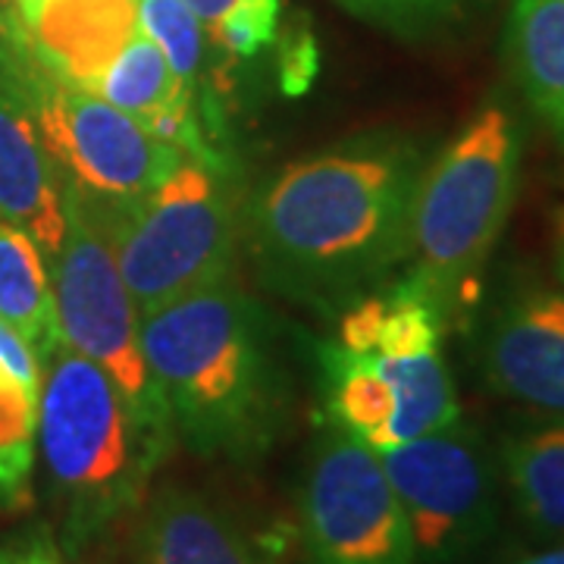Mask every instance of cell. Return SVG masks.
<instances>
[{
  "label": "cell",
  "mask_w": 564,
  "mask_h": 564,
  "mask_svg": "<svg viewBox=\"0 0 564 564\" xmlns=\"http://www.w3.org/2000/svg\"><path fill=\"white\" fill-rule=\"evenodd\" d=\"M51 292L61 343L113 380L141 426L173 445L176 433L144 361L139 311L126 289L110 236V207L66 182V232L51 258Z\"/></svg>",
  "instance_id": "cell-6"
},
{
  "label": "cell",
  "mask_w": 564,
  "mask_h": 564,
  "mask_svg": "<svg viewBox=\"0 0 564 564\" xmlns=\"http://www.w3.org/2000/svg\"><path fill=\"white\" fill-rule=\"evenodd\" d=\"M198 20L204 22V25H210V22H217L236 3V0H182Z\"/></svg>",
  "instance_id": "cell-25"
},
{
  "label": "cell",
  "mask_w": 564,
  "mask_h": 564,
  "mask_svg": "<svg viewBox=\"0 0 564 564\" xmlns=\"http://www.w3.org/2000/svg\"><path fill=\"white\" fill-rule=\"evenodd\" d=\"M139 29L161 47L173 76L198 101H210V88L204 82V73H207L204 22L182 0H139Z\"/></svg>",
  "instance_id": "cell-20"
},
{
  "label": "cell",
  "mask_w": 564,
  "mask_h": 564,
  "mask_svg": "<svg viewBox=\"0 0 564 564\" xmlns=\"http://www.w3.org/2000/svg\"><path fill=\"white\" fill-rule=\"evenodd\" d=\"M505 57L527 107L564 144V0H514Z\"/></svg>",
  "instance_id": "cell-14"
},
{
  "label": "cell",
  "mask_w": 564,
  "mask_h": 564,
  "mask_svg": "<svg viewBox=\"0 0 564 564\" xmlns=\"http://www.w3.org/2000/svg\"><path fill=\"white\" fill-rule=\"evenodd\" d=\"M0 564H69L47 524H29L0 540Z\"/></svg>",
  "instance_id": "cell-23"
},
{
  "label": "cell",
  "mask_w": 564,
  "mask_h": 564,
  "mask_svg": "<svg viewBox=\"0 0 564 564\" xmlns=\"http://www.w3.org/2000/svg\"><path fill=\"white\" fill-rule=\"evenodd\" d=\"M282 0H236L210 22V39L229 61H251L280 35Z\"/></svg>",
  "instance_id": "cell-21"
},
{
  "label": "cell",
  "mask_w": 564,
  "mask_h": 564,
  "mask_svg": "<svg viewBox=\"0 0 564 564\" xmlns=\"http://www.w3.org/2000/svg\"><path fill=\"white\" fill-rule=\"evenodd\" d=\"M558 276L564 282V217H562V226H558Z\"/></svg>",
  "instance_id": "cell-29"
},
{
  "label": "cell",
  "mask_w": 564,
  "mask_h": 564,
  "mask_svg": "<svg viewBox=\"0 0 564 564\" xmlns=\"http://www.w3.org/2000/svg\"><path fill=\"white\" fill-rule=\"evenodd\" d=\"M502 474L524 524L564 540V417L508 436Z\"/></svg>",
  "instance_id": "cell-16"
},
{
  "label": "cell",
  "mask_w": 564,
  "mask_h": 564,
  "mask_svg": "<svg viewBox=\"0 0 564 564\" xmlns=\"http://www.w3.org/2000/svg\"><path fill=\"white\" fill-rule=\"evenodd\" d=\"M13 3H17V13H20V10H25V7H29V3H35V0H13Z\"/></svg>",
  "instance_id": "cell-30"
},
{
  "label": "cell",
  "mask_w": 564,
  "mask_h": 564,
  "mask_svg": "<svg viewBox=\"0 0 564 564\" xmlns=\"http://www.w3.org/2000/svg\"><path fill=\"white\" fill-rule=\"evenodd\" d=\"M29 104L63 180L107 204H129L161 185L182 154L135 117L47 76L29 54Z\"/></svg>",
  "instance_id": "cell-9"
},
{
  "label": "cell",
  "mask_w": 564,
  "mask_h": 564,
  "mask_svg": "<svg viewBox=\"0 0 564 564\" xmlns=\"http://www.w3.org/2000/svg\"><path fill=\"white\" fill-rule=\"evenodd\" d=\"M132 552L139 564H270L232 514L182 484L148 492Z\"/></svg>",
  "instance_id": "cell-13"
},
{
  "label": "cell",
  "mask_w": 564,
  "mask_h": 564,
  "mask_svg": "<svg viewBox=\"0 0 564 564\" xmlns=\"http://www.w3.org/2000/svg\"><path fill=\"white\" fill-rule=\"evenodd\" d=\"M348 13L399 35H426L464 17L477 0H336Z\"/></svg>",
  "instance_id": "cell-22"
},
{
  "label": "cell",
  "mask_w": 564,
  "mask_h": 564,
  "mask_svg": "<svg viewBox=\"0 0 564 564\" xmlns=\"http://www.w3.org/2000/svg\"><path fill=\"white\" fill-rule=\"evenodd\" d=\"M17 20L25 51L47 76L98 91L107 66L139 32V0H35Z\"/></svg>",
  "instance_id": "cell-12"
},
{
  "label": "cell",
  "mask_w": 564,
  "mask_h": 564,
  "mask_svg": "<svg viewBox=\"0 0 564 564\" xmlns=\"http://www.w3.org/2000/svg\"><path fill=\"white\" fill-rule=\"evenodd\" d=\"M110 207V236L139 317L232 273L239 204L229 170L182 158L148 195Z\"/></svg>",
  "instance_id": "cell-5"
},
{
  "label": "cell",
  "mask_w": 564,
  "mask_h": 564,
  "mask_svg": "<svg viewBox=\"0 0 564 564\" xmlns=\"http://www.w3.org/2000/svg\"><path fill=\"white\" fill-rule=\"evenodd\" d=\"M85 555H91V562L88 564H139L135 562V552H129V555H122V552H117V549H110V545H91Z\"/></svg>",
  "instance_id": "cell-26"
},
{
  "label": "cell",
  "mask_w": 564,
  "mask_h": 564,
  "mask_svg": "<svg viewBox=\"0 0 564 564\" xmlns=\"http://www.w3.org/2000/svg\"><path fill=\"white\" fill-rule=\"evenodd\" d=\"M377 455L402 502L417 564H458L496 533V464L474 426L458 421Z\"/></svg>",
  "instance_id": "cell-7"
},
{
  "label": "cell",
  "mask_w": 564,
  "mask_h": 564,
  "mask_svg": "<svg viewBox=\"0 0 564 564\" xmlns=\"http://www.w3.org/2000/svg\"><path fill=\"white\" fill-rule=\"evenodd\" d=\"M139 336L176 440L229 462L270 448L285 383L263 314L232 273L141 317Z\"/></svg>",
  "instance_id": "cell-2"
},
{
  "label": "cell",
  "mask_w": 564,
  "mask_h": 564,
  "mask_svg": "<svg viewBox=\"0 0 564 564\" xmlns=\"http://www.w3.org/2000/svg\"><path fill=\"white\" fill-rule=\"evenodd\" d=\"M20 32L0 44V220L22 229L51 261L66 232V180L41 139L25 88Z\"/></svg>",
  "instance_id": "cell-10"
},
{
  "label": "cell",
  "mask_w": 564,
  "mask_h": 564,
  "mask_svg": "<svg viewBox=\"0 0 564 564\" xmlns=\"http://www.w3.org/2000/svg\"><path fill=\"white\" fill-rule=\"evenodd\" d=\"M317 69V47L307 32H299L295 39L282 47V88L289 95H302L314 79Z\"/></svg>",
  "instance_id": "cell-24"
},
{
  "label": "cell",
  "mask_w": 564,
  "mask_h": 564,
  "mask_svg": "<svg viewBox=\"0 0 564 564\" xmlns=\"http://www.w3.org/2000/svg\"><path fill=\"white\" fill-rule=\"evenodd\" d=\"M321 367L329 423L383 452L395 417V392L377 364L333 343L321 351Z\"/></svg>",
  "instance_id": "cell-18"
},
{
  "label": "cell",
  "mask_w": 564,
  "mask_h": 564,
  "mask_svg": "<svg viewBox=\"0 0 564 564\" xmlns=\"http://www.w3.org/2000/svg\"><path fill=\"white\" fill-rule=\"evenodd\" d=\"M518 564H564V545H555L549 552H540V555H530L524 562Z\"/></svg>",
  "instance_id": "cell-28"
},
{
  "label": "cell",
  "mask_w": 564,
  "mask_h": 564,
  "mask_svg": "<svg viewBox=\"0 0 564 564\" xmlns=\"http://www.w3.org/2000/svg\"><path fill=\"white\" fill-rule=\"evenodd\" d=\"M302 540L307 564H417L380 455L333 423L317 436L304 470Z\"/></svg>",
  "instance_id": "cell-8"
},
{
  "label": "cell",
  "mask_w": 564,
  "mask_h": 564,
  "mask_svg": "<svg viewBox=\"0 0 564 564\" xmlns=\"http://www.w3.org/2000/svg\"><path fill=\"white\" fill-rule=\"evenodd\" d=\"M41 386L25 383L0 361V502H29L39 458Z\"/></svg>",
  "instance_id": "cell-19"
},
{
  "label": "cell",
  "mask_w": 564,
  "mask_h": 564,
  "mask_svg": "<svg viewBox=\"0 0 564 564\" xmlns=\"http://www.w3.org/2000/svg\"><path fill=\"white\" fill-rule=\"evenodd\" d=\"M486 386L511 402L564 417V292L527 285L499 304L480 348Z\"/></svg>",
  "instance_id": "cell-11"
},
{
  "label": "cell",
  "mask_w": 564,
  "mask_h": 564,
  "mask_svg": "<svg viewBox=\"0 0 564 564\" xmlns=\"http://www.w3.org/2000/svg\"><path fill=\"white\" fill-rule=\"evenodd\" d=\"M445 317L414 282L355 302L339 323V345L358 355H421L443 348Z\"/></svg>",
  "instance_id": "cell-15"
},
{
  "label": "cell",
  "mask_w": 564,
  "mask_h": 564,
  "mask_svg": "<svg viewBox=\"0 0 564 564\" xmlns=\"http://www.w3.org/2000/svg\"><path fill=\"white\" fill-rule=\"evenodd\" d=\"M39 448L69 555H85L139 514L170 452L101 367L63 343L41 364Z\"/></svg>",
  "instance_id": "cell-3"
},
{
  "label": "cell",
  "mask_w": 564,
  "mask_h": 564,
  "mask_svg": "<svg viewBox=\"0 0 564 564\" xmlns=\"http://www.w3.org/2000/svg\"><path fill=\"white\" fill-rule=\"evenodd\" d=\"M423 161L392 135L282 166L248 207V242L273 289L311 304L364 299L408 254Z\"/></svg>",
  "instance_id": "cell-1"
},
{
  "label": "cell",
  "mask_w": 564,
  "mask_h": 564,
  "mask_svg": "<svg viewBox=\"0 0 564 564\" xmlns=\"http://www.w3.org/2000/svg\"><path fill=\"white\" fill-rule=\"evenodd\" d=\"M521 129L502 104H486L440 158L423 166L408 220V276L445 323L467 302L518 198Z\"/></svg>",
  "instance_id": "cell-4"
},
{
  "label": "cell",
  "mask_w": 564,
  "mask_h": 564,
  "mask_svg": "<svg viewBox=\"0 0 564 564\" xmlns=\"http://www.w3.org/2000/svg\"><path fill=\"white\" fill-rule=\"evenodd\" d=\"M17 32H20V20H17V7L10 10V7H3V0H0V44H3V41L13 39Z\"/></svg>",
  "instance_id": "cell-27"
},
{
  "label": "cell",
  "mask_w": 564,
  "mask_h": 564,
  "mask_svg": "<svg viewBox=\"0 0 564 564\" xmlns=\"http://www.w3.org/2000/svg\"><path fill=\"white\" fill-rule=\"evenodd\" d=\"M0 323L10 326L41 364L61 345L44 254L7 220H0Z\"/></svg>",
  "instance_id": "cell-17"
}]
</instances>
